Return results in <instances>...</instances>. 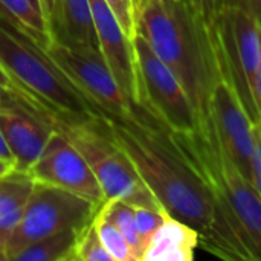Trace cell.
Instances as JSON below:
<instances>
[{
	"mask_svg": "<svg viewBox=\"0 0 261 261\" xmlns=\"http://www.w3.org/2000/svg\"><path fill=\"white\" fill-rule=\"evenodd\" d=\"M0 261H8V255H6V245L5 242L0 239Z\"/></svg>",
	"mask_w": 261,
	"mask_h": 261,
	"instance_id": "obj_33",
	"label": "cell"
},
{
	"mask_svg": "<svg viewBox=\"0 0 261 261\" xmlns=\"http://www.w3.org/2000/svg\"><path fill=\"white\" fill-rule=\"evenodd\" d=\"M0 87H3L8 93H11V95H14V96H17L18 99H21L28 107H31L32 110H35L37 113H40L41 116H44L46 119H49V118H52L50 116V113H47L15 80H14V76L3 67V64L0 63Z\"/></svg>",
	"mask_w": 261,
	"mask_h": 261,
	"instance_id": "obj_23",
	"label": "cell"
},
{
	"mask_svg": "<svg viewBox=\"0 0 261 261\" xmlns=\"http://www.w3.org/2000/svg\"><path fill=\"white\" fill-rule=\"evenodd\" d=\"M8 95H11V93H8L3 87H0V106L3 104V101L6 99V96H8Z\"/></svg>",
	"mask_w": 261,
	"mask_h": 261,
	"instance_id": "obj_34",
	"label": "cell"
},
{
	"mask_svg": "<svg viewBox=\"0 0 261 261\" xmlns=\"http://www.w3.org/2000/svg\"><path fill=\"white\" fill-rule=\"evenodd\" d=\"M222 8L242 9L261 26V0H222Z\"/></svg>",
	"mask_w": 261,
	"mask_h": 261,
	"instance_id": "obj_26",
	"label": "cell"
},
{
	"mask_svg": "<svg viewBox=\"0 0 261 261\" xmlns=\"http://www.w3.org/2000/svg\"><path fill=\"white\" fill-rule=\"evenodd\" d=\"M254 138H255L257 153H258V156H260V161H261V122L254 124Z\"/></svg>",
	"mask_w": 261,
	"mask_h": 261,
	"instance_id": "obj_31",
	"label": "cell"
},
{
	"mask_svg": "<svg viewBox=\"0 0 261 261\" xmlns=\"http://www.w3.org/2000/svg\"><path fill=\"white\" fill-rule=\"evenodd\" d=\"M89 5L99 50L124 95L132 102H136L138 75L133 41L127 37L106 0H89Z\"/></svg>",
	"mask_w": 261,
	"mask_h": 261,
	"instance_id": "obj_13",
	"label": "cell"
},
{
	"mask_svg": "<svg viewBox=\"0 0 261 261\" xmlns=\"http://www.w3.org/2000/svg\"><path fill=\"white\" fill-rule=\"evenodd\" d=\"M0 11L46 50L50 34L35 0H0Z\"/></svg>",
	"mask_w": 261,
	"mask_h": 261,
	"instance_id": "obj_18",
	"label": "cell"
},
{
	"mask_svg": "<svg viewBox=\"0 0 261 261\" xmlns=\"http://www.w3.org/2000/svg\"><path fill=\"white\" fill-rule=\"evenodd\" d=\"M83 229H64L38 239L12 255L11 261H73L75 246Z\"/></svg>",
	"mask_w": 261,
	"mask_h": 261,
	"instance_id": "obj_17",
	"label": "cell"
},
{
	"mask_svg": "<svg viewBox=\"0 0 261 261\" xmlns=\"http://www.w3.org/2000/svg\"><path fill=\"white\" fill-rule=\"evenodd\" d=\"M255 101H257V107H258V113H260L261 118V61L260 67H258V72H257V80H255Z\"/></svg>",
	"mask_w": 261,
	"mask_h": 261,
	"instance_id": "obj_29",
	"label": "cell"
},
{
	"mask_svg": "<svg viewBox=\"0 0 261 261\" xmlns=\"http://www.w3.org/2000/svg\"><path fill=\"white\" fill-rule=\"evenodd\" d=\"M64 43L99 49L89 0H57L55 37Z\"/></svg>",
	"mask_w": 261,
	"mask_h": 261,
	"instance_id": "obj_15",
	"label": "cell"
},
{
	"mask_svg": "<svg viewBox=\"0 0 261 261\" xmlns=\"http://www.w3.org/2000/svg\"><path fill=\"white\" fill-rule=\"evenodd\" d=\"M37 5L46 21L50 38H54L57 31V0H37Z\"/></svg>",
	"mask_w": 261,
	"mask_h": 261,
	"instance_id": "obj_27",
	"label": "cell"
},
{
	"mask_svg": "<svg viewBox=\"0 0 261 261\" xmlns=\"http://www.w3.org/2000/svg\"><path fill=\"white\" fill-rule=\"evenodd\" d=\"M132 41L138 75L136 102L150 110L171 132L194 130L199 118L177 76L139 32L135 34Z\"/></svg>",
	"mask_w": 261,
	"mask_h": 261,
	"instance_id": "obj_8",
	"label": "cell"
},
{
	"mask_svg": "<svg viewBox=\"0 0 261 261\" xmlns=\"http://www.w3.org/2000/svg\"><path fill=\"white\" fill-rule=\"evenodd\" d=\"M99 210L122 232V236L125 237V240L128 242V245L135 254L136 261H142L144 246L141 243V239H139V234L136 229L133 205L118 200V199H112V200H106Z\"/></svg>",
	"mask_w": 261,
	"mask_h": 261,
	"instance_id": "obj_19",
	"label": "cell"
},
{
	"mask_svg": "<svg viewBox=\"0 0 261 261\" xmlns=\"http://www.w3.org/2000/svg\"><path fill=\"white\" fill-rule=\"evenodd\" d=\"M179 2L211 24L214 23L216 15L222 9V0H179Z\"/></svg>",
	"mask_w": 261,
	"mask_h": 261,
	"instance_id": "obj_25",
	"label": "cell"
},
{
	"mask_svg": "<svg viewBox=\"0 0 261 261\" xmlns=\"http://www.w3.org/2000/svg\"><path fill=\"white\" fill-rule=\"evenodd\" d=\"M147 3V0H133V8H135V15L138 17V14L141 12V9L144 8V5Z\"/></svg>",
	"mask_w": 261,
	"mask_h": 261,
	"instance_id": "obj_32",
	"label": "cell"
},
{
	"mask_svg": "<svg viewBox=\"0 0 261 261\" xmlns=\"http://www.w3.org/2000/svg\"><path fill=\"white\" fill-rule=\"evenodd\" d=\"M26 174L40 184L57 187L98 205L106 202V196L84 156L60 130L54 128L46 147Z\"/></svg>",
	"mask_w": 261,
	"mask_h": 261,
	"instance_id": "obj_10",
	"label": "cell"
},
{
	"mask_svg": "<svg viewBox=\"0 0 261 261\" xmlns=\"http://www.w3.org/2000/svg\"><path fill=\"white\" fill-rule=\"evenodd\" d=\"M136 32L177 76L199 122L206 121L214 89L225 76L214 23L179 0L147 2L136 17Z\"/></svg>",
	"mask_w": 261,
	"mask_h": 261,
	"instance_id": "obj_2",
	"label": "cell"
},
{
	"mask_svg": "<svg viewBox=\"0 0 261 261\" xmlns=\"http://www.w3.org/2000/svg\"><path fill=\"white\" fill-rule=\"evenodd\" d=\"M188 162L240 219L261 260V197L219 142L211 116L191 132H171Z\"/></svg>",
	"mask_w": 261,
	"mask_h": 261,
	"instance_id": "obj_4",
	"label": "cell"
},
{
	"mask_svg": "<svg viewBox=\"0 0 261 261\" xmlns=\"http://www.w3.org/2000/svg\"><path fill=\"white\" fill-rule=\"evenodd\" d=\"M210 113L223 150L242 171V174L252 182L257 154L254 124L243 109L226 75L214 89L210 102Z\"/></svg>",
	"mask_w": 261,
	"mask_h": 261,
	"instance_id": "obj_11",
	"label": "cell"
},
{
	"mask_svg": "<svg viewBox=\"0 0 261 261\" xmlns=\"http://www.w3.org/2000/svg\"><path fill=\"white\" fill-rule=\"evenodd\" d=\"M133 208H135L136 229H138L141 243H142L144 251H145L153 234L158 231V228L168 217V213L164 210H156V208H148V206H133Z\"/></svg>",
	"mask_w": 261,
	"mask_h": 261,
	"instance_id": "obj_22",
	"label": "cell"
},
{
	"mask_svg": "<svg viewBox=\"0 0 261 261\" xmlns=\"http://www.w3.org/2000/svg\"><path fill=\"white\" fill-rule=\"evenodd\" d=\"M107 133L128 156L168 216L199 232L200 245L223 260L261 261L240 219L200 176L168 130L139 102L127 116H102Z\"/></svg>",
	"mask_w": 261,
	"mask_h": 261,
	"instance_id": "obj_1",
	"label": "cell"
},
{
	"mask_svg": "<svg viewBox=\"0 0 261 261\" xmlns=\"http://www.w3.org/2000/svg\"><path fill=\"white\" fill-rule=\"evenodd\" d=\"M0 159H6V161H12V162H14L12 154H11L8 145H6V141H5V138H3L2 130H0Z\"/></svg>",
	"mask_w": 261,
	"mask_h": 261,
	"instance_id": "obj_30",
	"label": "cell"
},
{
	"mask_svg": "<svg viewBox=\"0 0 261 261\" xmlns=\"http://www.w3.org/2000/svg\"><path fill=\"white\" fill-rule=\"evenodd\" d=\"M147 2H164V0H147Z\"/></svg>",
	"mask_w": 261,
	"mask_h": 261,
	"instance_id": "obj_35",
	"label": "cell"
},
{
	"mask_svg": "<svg viewBox=\"0 0 261 261\" xmlns=\"http://www.w3.org/2000/svg\"><path fill=\"white\" fill-rule=\"evenodd\" d=\"M46 52L75 89L102 115L127 116L132 101L124 95L99 49L50 38Z\"/></svg>",
	"mask_w": 261,
	"mask_h": 261,
	"instance_id": "obj_9",
	"label": "cell"
},
{
	"mask_svg": "<svg viewBox=\"0 0 261 261\" xmlns=\"http://www.w3.org/2000/svg\"><path fill=\"white\" fill-rule=\"evenodd\" d=\"M0 130L12 154L15 171L26 173L46 147L54 127L21 99L8 95L0 106Z\"/></svg>",
	"mask_w": 261,
	"mask_h": 261,
	"instance_id": "obj_12",
	"label": "cell"
},
{
	"mask_svg": "<svg viewBox=\"0 0 261 261\" xmlns=\"http://www.w3.org/2000/svg\"><path fill=\"white\" fill-rule=\"evenodd\" d=\"M106 3L112 8V11L118 17L127 37L133 40L136 34V15L133 8V0H106Z\"/></svg>",
	"mask_w": 261,
	"mask_h": 261,
	"instance_id": "obj_24",
	"label": "cell"
},
{
	"mask_svg": "<svg viewBox=\"0 0 261 261\" xmlns=\"http://www.w3.org/2000/svg\"><path fill=\"white\" fill-rule=\"evenodd\" d=\"M49 122L54 128L63 132L84 156L106 200L118 199L133 206L164 210L128 156L107 133L102 116L81 122H63L55 119H49Z\"/></svg>",
	"mask_w": 261,
	"mask_h": 261,
	"instance_id": "obj_5",
	"label": "cell"
},
{
	"mask_svg": "<svg viewBox=\"0 0 261 261\" xmlns=\"http://www.w3.org/2000/svg\"><path fill=\"white\" fill-rule=\"evenodd\" d=\"M0 63L50 119L81 122L102 116L54 64L47 52L0 11Z\"/></svg>",
	"mask_w": 261,
	"mask_h": 261,
	"instance_id": "obj_3",
	"label": "cell"
},
{
	"mask_svg": "<svg viewBox=\"0 0 261 261\" xmlns=\"http://www.w3.org/2000/svg\"><path fill=\"white\" fill-rule=\"evenodd\" d=\"M225 75L252 124L261 122L255 80L261 61V26L245 11L222 8L214 18Z\"/></svg>",
	"mask_w": 261,
	"mask_h": 261,
	"instance_id": "obj_6",
	"label": "cell"
},
{
	"mask_svg": "<svg viewBox=\"0 0 261 261\" xmlns=\"http://www.w3.org/2000/svg\"><path fill=\"white\" fill-rule=\"evenodd\" d=\"M95 225H96V231L99 234V239H101L106 251L110 254L112 260L136 261L135 254L128 245V242L122 236V232L101 213V210L95 216Z\"/></svg>",
	"mask_w": 261,
	"mask_h": 261,
	"instance_id": "obj_20",
	"label": "cell"
},
{
	"mask_svg": "<svg viewBox=\"0 0 261 261\" xmlns=\"http://www.w3.org/2000/svg\"><path fill=\"white\" fill-rule=\"evenodd\" d=\"M199 245L194 228L168 216L148 242L142 261H191Z\"/></svg>",
	"mask_w": 261,
	"mask_h": 261,
	"instance_id": "obj_14",
	"label": "cell"
},
{
	"mask_svg": "<svg viewBox=\"0 0 261 261\" xmlns=\"http://www.w3.org/2000/svg\"><path fill=\"white\" fill-rule=\"evenodd\" d=\"M15 171V164L12 161H6V159H0V179L9 176L11 173Z\"/></svg>",
	"mask_w": 261,
	"mask_h": 261,
	"instance_id": "obj_28",
	"label": "cell"
},
{
	"mask_svg": "<svg viewBox=\"0 0 261 261\" xmlns=\"http://www.w3.org/2000/svg\"><path fill=\"white\" fill-rule=\"evenodd\" d=\"M101 205L70 191L34 182V190L17 228L6 240L11 261L26 245L64 229H83L98 214Z\"/></svg>",
	"mask_w": 261,
	"mask_h": 261,
	"instance_id": "obj_7",
	"label": "cell"
},
{
	"mask_svg": "<svg viewBox=\"0 0 261 261\" xmlns=\"http://www.w3.org/2000/svg\"><path fill=\"white\" fill-rule=\"evenodd\" d=\"M73 261H113L99 239L95 219L80 232Z\"/></svg>",
	"mask_w": 261,
	"mask_h": 261,
	"instance_id": "obj_21",
	"label": "cell"
},
{
	"mask_svg": "<svg viewBox=\"0 0 261 261\" xmlns=\"http://www.w3.org/2000/svg\"><path fill=\"white\" fill-rule=\"evenodd\" d=\"M32 190L34 180L26 173L14 171L0 179V239L5 245L17 228Z\"/></svg>",
	"mask_w": 261,
	"mask_h": 261,
	"instance_id": "obj_16",
	"label": "cell"
}]
</instances>
